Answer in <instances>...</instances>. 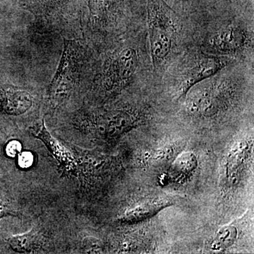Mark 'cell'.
Wrapping results in <instances>:
<instances>
[{
  "label": "cell",
  "instance_id": "obj_8",
  "mask_svg": "<svg viewBox=\"0 0 254 254\" xmlns=\"http://www.w3.org/2000/svg\"><path fill=\"white\" fill-rule=\"evenodd\" d=\"M198 165L196 155L192 152H183L174 160L170 170V178L183 180L195 171Z\"/></svg>",
  "mask_w": 254,
  "mask_h": 254
},
{
  "label": "cell",
  "instance_id": "obj_9",
  "mask_svg": "<svg viewBox=\"0 0 254 254\" xmlns=\"http://www.w3.org/2000/svg\"><path fill=\"white\" fill-rule=\"evenodd\" d=\"M216 95L211 89H204L193 96L190 101V111L204 115H213L218 112Z\"/></svg>",
  "mask_w": 254,
  "mask_h": 254
},
{
  "label": "cell",
  "instance_id": "obj_2",
  "mask_svg": "<svg viewBox=\"0 0 254 254\" xmlns=\"http://www.w3.org/2000/svg\"><path fill=\"white\" fill-rule=\"evenodd\" d=\"M138 64V54L133 48H125L118 53L112 60L105 75L107 88L115 90L126 84L136 72Z\"/></svg>",
  "mask_w": 254,
  "mask_h": 254
},
{
  "label": "cell",
  "instance_id": "obj_16",
  "mask_svg": "<svg viewBox=\"0 0 254 254\" xmlns=\"http://www.w3.org/2000/svg\"><path fill=\"white\" fill-rule=\"evenodd\" d=\"M33 161L34 158L31 152H21L18 155V164L21 168H29L33 165Z\"/></svg>",
  "mask_w": 254,
  "mask_h": 254
},
{
  "label": "cell",
  "instance_id": "obj_14",
  "mask_svg": "<svg viewBox=\"0 0 254 254\" xmlns=\"http://www.w3.org/2000/svg\"><path fill=\"white\" fill-rule=\"evenodd\" d=\"M83 247L88 254L100 253L103 250V245L98 239L93 237H87L83 239Z\"/></svg>",
  "mask_w": 254,
  "mask_h": 254
},
{
  "label": "cell",
  "instance_id": "obj_17",
  "mask_svg": "<svg viewBox=\"0 0 254 254\" xmlns=\"http://www.w3.org/2000/svg\"><path fill=\"white\" fill-rule=\"evenodd\" d=\"M10 213L11 212L7 206L3 202L0 201V220L6 215H9Z\"/></svg>",
  "mask_w": 254,
  "mask_h": 254
},
{
  "label": "cell",
  "instance_id": "obj_6",
  "mask_svg": "<svg viewBox=\"0 0 254 254\" xmlns=\"http://www.w3.org/2000/svg\"><path fill=\"white\" fill-rule=\"evenodd\" d=\"M138 118L126 110H115L100 119L98 127L110 138H117L136 125Z\"/></svg>",
  "mask_w": 254,
  "mask_h": 254
},
{
  "label": "cell",
  "instance_id": "obj_5",
  "mask_svg": "<svg viewBox=\"0 0 254 254\" xmlns=\"http://www.w3.org/2000/svg\"><path fill=\"white\" fill-rule=\"evenodd\" d=\"M31 93L16 87L0 88V110L8 115H23L33 106Z\"/></svg>",
  "mask_w": 254,
  "mask_h": 254
},
{
  "label": "cell",
  "instance_id": "obj_11",
  "mask_svg": "<svg viewBox=\"0 0 254 254\" xmlns=\"http://www.w3.org/2000/svg\"><path fill=\"white\" fill-rule=\"evenodd\" d=\"M238 238V230L232 225L222 227L215 234L210 243V248L215 252H222L230 248Z\"/></svg>",
  "mask_w": 254,
  "mask_h": 254
},
{
  "label": "cell",
  "instance_id": "obj_15",
  "mask_svg": "<svg viewBox=\"0 0 254 254\" xmlns=\"http://www.w3.org/2000/svg\"><path fill=\"white\" fill-rule=\"evenodd\" d=\"M21 149L22 145L19 141L17 140H11L5 146V153L9 158H15L21 153Z\"/></svg>",
  "mask_w": 254,
  "mask_h": 254
},
{
  "label": "cell",
  "instance_id": "obj_3",
  "mask_svg": "<svg viewBox=\"0 0 254 254\" xmlns=\"http://www.w3.org/2000/svg\"><path fill=\"white\" fill-rule=\"evenodd\" d=\"M78 49L75 42L64 39L59 66L50 83L48 93L51 96L65 93L77 66Z\"/></svg>",
  "mask_w": 254,
  "mask_h": 254
},
{
  "label": "cell",
  "instance_id": "obj_13",
  "mask_svg": "<svg viewBox=\"0 0 254 254\" xmlns=\"http://www.w3.org/2000/svg\"><path fill=\"white\" fill-rule=\"evenodd\" d=\"M112 0H89L91 14L96 17H103L109 9Z\"/></svg>",
  "mask_w": 254,
  "mask_h": 254
},
{
  "label": "cell",
  "instance_id": "obj_1",
  "mask_svg": "<svg viewBox=\"0 0 254 254\" xmlns=\"http://www.w3.org/2000/svg\"><path fill=\"white\" fill-rule=\"evenodd\" d=\"M147 9L150 55L155 66L171 53L177 32L176 19L173 10L164 0H148Z\"/></svg>",
  "mask_w": 254,
  "mask_h": 254
},
{
  "label": "cell",
  "instance_id": "obj_12",
  "mask_svg": "<svg viewBox=\"0 0 254 254\" xmlns=\"http://www.w3.org/2000/svg\"><path fill=\"white\" fill-rule=\"evenodd\" d=\"M8 243L14 252L18 253H30L36 250L39 245V237L34 230H31L23 235L10 237Z\"/></svg>",
  "mask_w": 254,
  "mask_h": 254
},
{
  "label": "cell",
  "instance_id": "obj_7",
  "mask_svg": "<svg viewBox=\"0 0 254 254\" xmlns=\"http://www.w3.org/2000/svg\"><path fill=\"white\" fill-rule=\"evenodd\" d=\"M246 34L239 27H228L215 33L210 40L214 49L222 53H236L246 43Z\"/></svg>",
  "mask_w": 254,
  "mask_h": 254
},
{
  "label": "cell",
  "instance_id": "obj_4",
  "mask_svg": "<svg viewBox=\"0 0 254 254\" xmlns=\"http://www.w3.org/2000/svg\"><path fill=\"white\" fill-rule=\"evenodd\" d=\"M225 65V63L217 57L200 56L187 73L182 85L181 97L185 98L193 87L216 74Z\"/></svg>",
  "mask_w": 254,
  "mask_h": 254
},
{
  "label": "cell",
  "instance_id": "obj_10",
  "mask_svg": "<svg viewBox=\"0 0 254 254\" xmlns=\"http://www.w3.org/2000/svg\"><path fill=\"white\" fill-rule=\"evenodd\" d=\"M170 205L171 203L164 202L163 200L162 201L159 200V201L144 202V203L138 205L135 208L128 210L125 214L124 218L127 221H136V220H142V219L148 218V217L155 215L157 212L160 211L162 209Z\"/></svg>",
  "mask_w": 254,
  "mask_h": 254
}]
</instances>
